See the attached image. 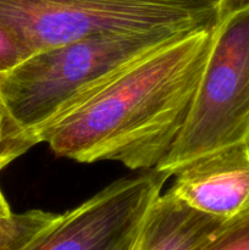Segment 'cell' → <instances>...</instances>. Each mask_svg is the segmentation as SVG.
I'll return each mask as SVG.
<instances>
[{
  "label": "cell",
  "instance_id": "cell-7",
  "mask_svg": "<svg viewBox=\"0 0 249 250\" xmlns=\"http://www.w3.org/2000/svg\"><path fill=\"white\" fill-rule=\"evenodd\" d=\"M222 222L167 190L146 211L132 250H199Z\"/></svg>",
  "mask_w": 249,
  "mask_h": 250
},
{
  "label": "cell",
  "instance_id": "cell-4",
  "mask_svg": "<svg viewBox=\"0 0 249 250\" xmlns=\"http://www.w3.org/2000/svg\"><path fill=\"white\" fill-rule=\"evenodd\" d=\"M234 144H249V6L215 24L185 124L155 170L173 176L186 164Z\"/></svg>",
  "mask_w": 249,
  "mask_h": 250
},
{
  "label": "cell",
  "instance_id": "cell-11",
  "mask_svg": "<svg viewBox=\"0 0 249 250\" xmlns=\"http://www.w3.org/2000/svg\"><path fill=\"white\" fill-rule=\"evenodd\" d=\"M33 54L22 43L14 31L0 23V73L10 72L12 68Z\"/></svg>",
  "mask_w": 249,
  "mask_h": 250
},
{
  "label": "cell",
  "instance_id": "cell-9",
  "mask_svg": "<svg viewBox=\"0 0 249 250\" xmlns=\"http://www.w3.org/2000/svg\"><path fill=\"white\" fill-rule=\"evenodd\" d=\"M4 76L0 73V171L39 144L36 137L27 133L15 122L5 107L1 98Z\"/></svg>",
  "mask_w": 249,
  "mask_h": 250
},
{
  "label": "cell",
  "instance_id": "cell-6",
  "mask_svg": "<svg viewBox=\"0 0 249 250\" xmlns=\"http://www.w3.org/2000/svg\"><path fill=\"white\" fill-rule=\"evenodd\" d=\"M168 192L220 220L249 210V144H234L186 164Z\"/></svg>",
  "mask_w": 249,
  "mask_h": 250
},
{
  "label": "cell",
  "instance_id": "cell-5",
  "mask_svg": "<svg viewBox=\"0 0 249 250\" xmlns=\"http://www.w3.org/2000/svg\"><path fill=\"white\" fill-rule=\"evenodd\" d=\"M170 177L154 168L120 178L58 215L21 250H131L146 211Z\"/></svg>",
  "mask_w": 249,
  "mask_h": 250
},
{
  "label": "cell",
  "instance_id": "cell-13",
  "mask_svg": "<svg viewBox=\"0 0 249 250\" xmlns=\"http://www.w3.org/2000/svg\"><path fill=\"white\" fill-rule=\"evenodd\" d=\"M14 212L10 209V205L7 203V200L5 199L4 194H2L1 189H0V219H5V217H9Z\"/></svg>",
  "mask_w": 249,
  "mask_h": 250
},
{
  "label": "cell",
  "instance_id": "cell-12",
  "mask_svg": "<svg viewBox=\"0 0 249 250\" xmlns=\"http://www.w3.org/2000/svg\"><path fill=\"white\" fill-rule=\"evenodd\" d=\"M224 5L226 12L234 11V10L242 9V7L249 6V0H219Z\"/></svg>",
  "mask_w": 249,
  "mask_h": 250
},
{
  "label": "cell",
  "instance_id": "cell-1",
  "mask_svg": "<svg viewBox=\"0 0 249 250\" xmlns=\"http://www.w3.org/2000/svg\"><path fill=\"white\" fill-rule=\"evenodd\" d=\"M214 27L182 34L139 59L39 131L38 142L77 163L156 168L185 124Z\"/></svg>",
  "mask_w": 249,
  "mask_h": 250
},
{
  "label": "cell",
  "instance_id": "cell-14",
  "mask_svg": "<svg viewBox=\"0 0 249 250\" xmlns=\"http://www.w3.org/2000/svg\"><path fill=\"white\" fill-rule=\"evenodd\" d=\"M131 250H132V249H131Z\"/></svg>",
  "mask_w": 249,
  "mask_h": 250
},
{
  "label": "cell",
  "instance_id": "cell-3",
  "mask_svg": "<svg viewBox=\"0 0 249 250\" xmlns=\"http://www.w3.org/2000/svg\"><path fill=\"white\" fill-rule=\"evenodd\" d=\"M219 0H0V23L32 54L90 37L214 27Z\"/></svg>",
  "mask_w": 249,
  "mask_h": 250
},
{
  "label": "cell",
  "instance_id": "cell-10",
  "mask_svg": "<svg viewBox=\"0 0 249 250\" xmlns=\"http://www.w3.org/2000/svg\"><path fill=\"white\" fill-rule=\"evenodd\" d=\"M199 250H249V210L222 222Z\"/></svg>",
  "mask_w": 249,
  "mask_h": 250
},
{
  "label": "cell",
  "instance_id": "cell-8",
  "mask_svg": "<svg viewBox=\"0 0 249 250\" xmlns=\"http://www.w3.org/2000/svg\"><path fill=\"white\" fill-rule=\"evenodd\" d=\"M56 216L43 210H29L0 219V250H21Z\"/></svg>",
  "mask_w": 249,
  "mask_h": 250
},
{
  "label": "cell",
  "instance_id": "cell-2",
  "mask_svg": "<svg viewBox=\"0 0 249 250\" xmlns=\"http://www.w3.org/2000/svg\"><path fill=\"white\" fill-rule=\"evenodd\" d=\"M186 33L164 29L90 37L38 51L5 73L2 102L15 122L37 138L124 68Z\"/></svg>",
  "mask_w": 249,
  "mask_h": 250
}]
</instances>
